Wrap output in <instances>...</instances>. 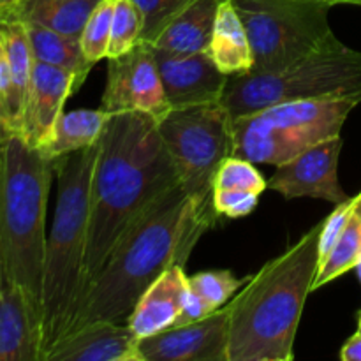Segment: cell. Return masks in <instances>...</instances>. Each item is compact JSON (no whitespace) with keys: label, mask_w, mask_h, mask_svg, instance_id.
Segmentation results:
<instances>
[{"label":"cell","mask_w":361,"mask_h":361,"mask_svg":"<svg viewBox=\"0 0 361 361\" xmlns=\"http://www.w3.org/2000/svg\"><path fill=\"white\" fill-rule=\"evenodd\" d=\"M178 183L157 118L143 111L113 113L92 176L83 295L129 226Z\"/></svg>","instance_id":"cell-1"},{"label":"cell","mask_w":361,"mask_h":361,"mask_svg":"<svg viewBox=\"0 0 361 361\" xmlns=\"http://www.w3.org/2000/svg\"><path fill=\"white\" fill-rule=\"evenodd\" d=\"M215 221L190 201L182 183L162 194L116 242L85 291L69 334L97 321L127 323L152 282L175 264L185 267L190 250Z\"/></svg>","instance_id":"cell-2"},{"label":"cell","mask_w":361,"mask_h":361,"mask_svg":"<svg viewBox=\"0 0 361 361\" xmlns=\"http://www.w3.org/2000/svg\"><path fill=\"white\" fill-rule=\"evenodd\" d=\"M310 228L281 256L249 275L229 303L228 361H291L307 296L319 268V233Z\"/></svg>","instance_id":"cell-3"},{"label":"cell","mask_w":361,"mask_h":361,"mask_svg":"<svg viewBox=\"0 0 361 361\" xmlns=\"http://www.w3.org/2000/svg\"><path fill=\"white\" fill-rule=\"evenodd\" d=\"M99 143L55 159V219L46 240L42 271L41 361L71 331L85 288L90 190Z\"/></svg>","instance_id":"cell-4"},{"label":"cell","mask_w":361,"mask_h":361,"mask_svg":"<svg viewBox=\"0 0 361 361\" xmlns=\"http://www.w3.org/2000/svg\"><path fill=\"white\" fill-rule=\"evenodd\" d=\"M55 161L20 134L0 143V264L41 309L46 254V208Z\"/></svg>","instance_id":"cell-5"},{"label":"cell","mask_w":361,"mask_h":361,"mask_svg":"<svg viewBox=\"0 0 361 361\" xmlns=\"http://www.w3.org/2000/svg\"><path fill=\"white\" fill-rule=\"evenodd\" d=\"M355 95L361 97V51L335 37L281 69L229 76L221 102L236 120L281 102Z\"/></svg>","instance_id":"cell-6"},{"label":"cell","mask_w":361,"mask_h":361,"mask_svg":"<svg viewBox=\"0 0 361 361\" xmlns=\"http://www.w3.org/2000/svg\"><path fill=\"white\" fill-rule=\"evenodd\" d=\"M358 104L360 95L291 101L233 120V155L254 164H284L312 145L341 136L349 113Z\"/></svg>","instance_id":"cell-7"},{"label":"cell","mask_w":361,"mask_h":361,"mask_svg":"<svg viewBox=\"0 0 361 361\" xmlns=\"http://www.w3.org/2000/svg\"><path fill=\"white\" fill-rule=\"evenodd\" d=\"M159 133L178 171L187 196L203 214L214 210V178L235 152L233 118L222 102L169 109L157 120Z\"/></svg>","instance_id":"cell-8"},{"label":"cell","mask_w":361,"mask_h":361,"mask_svg":"<svg viewBox=\"0 0 361 361\" xmlns=\"http://www.w3.org/2000/svg\"><path fill=\"white\" fill-rule=\"evenodd\" d=\"M249 34L252 71H275L330 42L331 6L321 0H231Z\"/></svg>","instance_id":"cell-9"},{"label":"cell","mask_w":361,"mask_h":361,"mask_svg":"<svg viewBox=\"0 0 361 361\" xmlns=\"http://www.w3.org/2000/svg\"><path fill=\"white\" fill-rule=\"evenodd\" d=\"M101 108L109 113L143 111L161 118L169 111L154 46L137 42L133 49L108 59V78Z\"/></svg>","instance_id":"cell-10"},{"label":"cell","mask_w":361,"mask_h":361,"mask_svg":"<svg viewBox=\"0 0 361 361\" xmlns=\"http://www.w3.org/2000/svg\"><path fill=\"white\" fill-rule=\"evenodd\" d=\"M341 136L328 137L300 152L268 180V189L282 194L286 200L316 197L338 204L348 200V194L338 182V157L342 150Z\"/></svg>","instance_id":"cell-11"},{"label":"cell","mask_w":361,"mask_h":361,"mask_svg":"<svg viewBox=\"0 0 361 361\" xmlns=\"http://www.w3.org/2000/svg\"><path fill=\"white\" fill-rule=\"evenodd\" d=\"M228 345L229 309L224 305L196 323L141 338L140 351L143 361H228Z\"/></svg>","instance_id":"cell-12"},{"label":"cell","mask_w":361,"mask_h":361,"mask_svg":"<svg viewBox=\"0 0 361 361\" xmlns=\"http://www.w3.org/2000/svg\"><path fill=\"white\" fill-rule=\"evenodd\" d=\"M154 51L169 108L180 109L222 101L229 76L215 66L210 53L180 56L155 48Z\"/></svg>","instance_id":"cell-13"},{"label":"cell","mask_w":361,"mask_h":361,"mask_svg":"<svg viewBox=\"0 0 361 361\" xmlns=\"http://www.w3.org/2000/svg\"><path fill=\"white\" fill-rule=\"evenodd\" d=\"M81 85L80 78L71 71L35 60L20 136L28 145L42 150L51 140L56 122L63 113V104Z\"/></svg>","instance_id":"cell-14"},{"label":"cell","mask_w":361,"mask_h":361,"mask_svg":"<svg viewBox=\"0 0 361 361\" xmlns=\"http://www.w3.org/2000/svg\"><path fill=\"white\" fill-rule=\"evenodd\" d=\"M41 309L21 286L0 289V361H41Z\"/></svg>","instance_id":"cell-15"},{"label":"cell","mask_w":361,"mask_h":361,"mask_svg":"<svg viewBox=\"0 0 361 361\" xmlns=\"http://www.w3.org/2000/svg\"><path fill=\"white\" fill-rule=\"evenodd\" d=\"M46 361H143V356L129 324L97 321L63 337Z\"/></svg>","instance_id":"cell-16"},{"label":"cell","mask_w":361,"mask_h":361,"mask_svg":"<svg viewBox=\"0 0 361 361\" xmlns=\"http://www.w3.org/2000/svg\"><path fill=\"white\" fill-rule=\"evenodd\" d=\"M187 291L189 275H185L182 264L168 268L152 282L130 312L127 324L134 335L141 341L175 326L185 305Z\"/></svg>","instance_id":"cell-17"},{"label":"cell","mask_w":361,"mask_h":361,"mask_svg":"<svg viewBox=\"0 0 361 361\" xmlns=\"http://www.w3.org/2000/svg\"><path fill=\"white\" fill-rule=\"evenodd\" d=\"M222 2L224 0H196L166 27L152 46L180 56L207 51Z\"/></svg>","instance_id":"cell-18"},{"label":"cell","mask_w":361,"mask_h":361,"mask_svg":"<svg viewBox=\"0 0 361 361\" xmlns=\"http://www.w3.org/2000/svg\"><path fill=\"white\" fill-rule=\"evenodd\" d=\"M207 51L210 53L215 66L228 76H240L252 71L254 55L249 34L231 0H224L219 6L214 34Z\"/></svg>","instance_id":"cell-19"},{"label":"cell","mask_w":361,"mask_h":361,"mask_svg":"<svg viewBox=\"0 0 361 361\" xmlns=\"http://www.w3.org/2000/svg\"><path fill=\"white\" fill-rule=\"evenodd\" d=\"M102 0H20L9 13L23 23H35L71 37H81L88 18Z\"/></svg>","instance_id":"cell-20"},{"label":"cell","mask_w":361,"mask_h":361,"mask_svg":"<svg viewBox=\"0 0 361 361\" xmlns=\"http://www.w3.org/2000/svg\"><path fill=\"white\" fill-rule=\"evenodd\" d=\"M111 115L113 113L102 108L62 113L53 130L51 140L41 152L55 161L73 152L94 147L101 140Z\"/></svg>","instance_id":"cell-21"},{"label":"cell","mask_w":361,"mask_h":361,"mask_svg":"<svg viewBox=\"0 0 361 361\" xmlns=\"http://www.w3.org/2000/svg\"><path fill=\"white\" fill-rule=\"evenodd\" d=\"M25 27L34 60L71 71L80 78L81 83H85L94 63L88 62L85 56L80 37H71L35 23H25Z\"/></svg>","instance_id":"cell-22"},{"label":"cell","mask_w":361,"mask_h":361,"mask_svg":"<svg viewBox=\"0 0 361 361\" xmlns=\"http://www.w3.org/2000/svg\"><path fill=\"white\" fill-rule=\"evenodd\" d=\"M361 261V192L355 196V208L326 259L317 268V275L314 279L312 291H317L323 286L330 284L335 279L342 277Z\"/></svg>","instance_id":"cell-23"},{"label":"cell","mask_w":361,"mask_h":361,"mask_svg":"<svg viewBox=\"0 0 361 361\" xmlns=\"http://www.w3.org/2000/svg\"><path fill=\"white\" fill-rule=\"evenodd\" d=\"M143 16L133 0H115L108 59L118 56L141 42Z\"/></svg>","instance_id":"cell-24"},{"label":"cell","mask_w":361,"mask_h":361,"mask_svg":"<svg viewBox=\"0 0 361 361\" xmlns=\"http://www.w3.org/2000/svg\"><path fill=\"white\" fill-rule=\"evenodd\" d=\"M113 9H115V0H102L90 14L83 32H81V48H83L88 62L94 66L99 60L108 59Z\"/></svg>","instance_id":"cell-25"},{"label":"cell","mask_w":361,"mask_h":361,"mask_svg":"<svg viewBox=\"0 0 361 361\" xmlns=\"http://www.w3.org/2000/svg\"><path fill=\"white\" fill-rule=\"evenodd\" d=\"M247 279H236L229 270L200 271L189 277V288L201 296L214 310L226 305L231 296L238 293Z\"/></svg>","instance_id":"cell-26"},{"label":"cell","mask_w":361,"mask_h":361,"mask_svg":"<svg viewBox=\"0 0 361 361\" xmlns=\"http://www.w3.org/2000/svg\"><path fill=\"white\" fill-rule=\"evenodd\" d=\"M215 189H242L263 194L268 189V182L257 171L254 162L231 155L222 161L215 173L214 190Z\"/></svg>","instance_id":"cell-27"},{"label":"cell","mask_w":361,"mask_h":361,"mask_svg":"<svg viewBox=\"0 0 361 361\" xmlns=\"http://www.w3.org/2000/svg\"><path fill=\"white\" fill-rule=\"evenodd\" d=\"M133 2L143 16L141 41L154 44L166 27L196 0H133Z\"/></svg>","instance_id":"cell-28"},{"label":"cell","mask_w":361,"mask_h":361,"mask_svg":"<svg viewBox=\"0 0 361 361\" xmlns=\"http://www.w3.org/2000/svg\"><path fill=\"white\" fill-rule=\"evenodd\" d=\"M259 196L261 194L242 189H215L212 201L219 217L224 215L228 219H240L256 210Z\"/></svg>","instance_id":"cell-29"},{"label":"cell","mask_w":361,"mask_h":361,"mask_svg":"<svg viewBox=\"0 0 361 361\" xmlns=\"http://www.w3.org/2000/svg\"><path fill=\"white\" fill-rule=\"evenodd\" d=\"M353 208H355V197H348L342 203L335 204V210L323 221L319 233V264L326 259L337 240L341 238L342 231H344L345 224L353 214Z\"/></svg>","instance_id":"cell-30"},{"label":"cell","mask_w":361,"mask_h":361,"mask_svg":"<svg viewBox=\"0 0 361 361\" xmlns=\"http://www.w3.org/2000/svg\"><path fill=\"white\" fill-rule=\"evenodd\" d=\"M9 134H16L13 106V76H11L6 49L0 41V136L4 140Z\"/></svg>","instance_id":"cell-31"},{"label":"cell","mask_w":361,"mask_h":361,"mask_svg":"<svg viewBox=\"0 0 361 361\" xmlns=\"http://www.w3.org/2000/svg\"><path fill=\"white\" fill-rule=\"evenodd\" d=\"M212 312H215L203 298H201L197 293H194L192 289L189 288L187 291V298H185V305H183L182 314L180 317L176 319L175 326H183V324H189V323H196V321L203 319V317L210 316ZM173 326V328H175Z\"/></svg>","instance_id":"cell-32"},{"label":"cell","mask_w":361,"mask_h":361,"mask_svg":"<svg viewBox=\"0 0 361 361\" xmlns=\"http://www.w3.org/2000/svg\"><path fill=\"white\" fill-rule=\"evenodd\" d=\"M341 360L361 361V331L358 330L344 345L341 351Z\"/></svg>","instance_id":"cell-33"},{"label":"cell","mask_w":361,"mask_h":361,"mask_svg":"<svg viewBox=\"0 0 361 361\" xmlns=\"http://www.w3.org/2000/svg\"><path fill=\"white\" fill-rule=\"evenodd\" d=\"M20 0H0V16L6 13H9Z\"/></svg>","instance_id":"cell-34"},{"label":"cell","mask_w":361,"mask_h":361,"mask_svg":"<svg viewBox=\"0 0 361 361\" xmlns=\"http://www.w3.org/2000/svg\"><path fill=\"white\" fill-rule=\"evenodd\" d=\"M321 2L330 4L331 7L338 6V4H351V6H361V0H321Z\"/></svg>","instance_id":"cell-35"},{"label":"cell","mask_w":361,"mask_h":361,"mask_svg":"<svg viewBox=\"0 0 361 361\" xmlns=\"http://www.w3.org/2000/svg\"><path fill=\"white\" fill-rule=\"evenodd\" d=\"M355 270H356V274H358V279H360V282H361V261H360L358 264H356Z\"/></svg>","instance_id":"cell-36"},{"label":"cell","mask_w":361,"mask_h":361,"mask_svg":"<svg viewBox=\"0 0 361 361\" xmlns=\"http://www.w3.org/2000/svg\"><path fill=\"white\" fill-rule=\"evenodd\" d=\"M2 282H4V274H2V264H0V289H2Z\"/></svg>","instance_id":"cell-37"},{"label":"cell","mask_w":361,"mask_h":361,"mask_svg":"<svg viewBox=\"0 0 361 361\" xmlns=\"http://www.w3.org/2000/svg\"><path fill=\"white\" fill-rule=\"evenodd\" d=\"M358 330L361 331V312H360V319H358Z\"/></svg>","instance_id":"cell-38"},{"label":"cell","mask_w":361,"mask_h":361,"mask_svg":"<svg viewBox=\"0 0 361 361\" xmlns=\"http://www.w3.org/2000/svg\"><path fill=\"white\" fill-rule=\"evenodd\" d=\"M0 143H2V136H0Z\"/></svg>","instance_id":"cell-39"}]
</instances>
